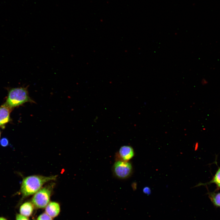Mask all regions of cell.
Masks as SVG:
<instances>
[{"label": "cell", "mask_w": 220, "mask_h": 220, "mask_svg": "<svg viewBox=\"0 0 220 220\" xmlns=\"http://www.w3.org/2000/svg\"><path fill=\"white\" fill-rule=\"evenodd\" d=\"M56 175L45 176L32 175L24 178L20 187V192L24 197L34 194L46 183L56 180Z\"/></svg>", "instance_id": "6da1fadb"}, {"label": "cell", "mask_w": 220, "mask_h": 220, "mask_svg": "<svg viewBox=\"0 0 220 220\" xmlns=\"http://www.w3.org/2000/svg\"><path fill=\"white\" fill-rule=\"evenodd\" d=\"M27 102L35 103L29 96L27 88L20 87L9 90L5 105L11 109Z\"/></svg>", "instance_id": "7a4b0ae2"}, {"label": "cell", "mask_w": 220, "mask_h": 220, "mask_svg": "<svg viewBox=\"0 0 220 220\" xmlns=\"http://www.w3.org/2000/svg\"><path fill=\"white\" fill-rule=\"evenodd\" d=\"M54 184H51L41 188L35 193L31 199V203L38 208H43L50 202L54 187Z\"/></svg>", "instance_id": "3957f363"}, {"label": "cell", "mask_w": 220, "mask_h": 220, "mask_svg": "<svg viewBox=\"0 0 220 220\" xmlns=\"http://www.w3.org/2000/svg\"><path fill=\"white\" fill-rule=\"evenodd\" d=\"M112 172L114 175L120 179H125L132 174L133 167L131 164L128 161L118 160L112 166Z\"/></svg>", "instance_id": "277c9868"}, {"label": "cell", "mask_w": 220, "mask_h": 220, "mask_svg": "<svg viewBox=\"0 0 220 220\" xmlns=\"http://www.w3.org/2000/svg\"><path fill=\"white\" fill-rule=\"evenodd\" d=\"M120 160L128 161L134 156V153L133 148L131 146L124 145L121 146L118 152Z\"/></svg>", "instance_id": "5b68a950"}, {"label": "cell", "mask_w": 220, "mask_h": 220, "mask_svg": "<svg viewBox=\"0 0 220 220\" xmlns=\"http://www.w3.org/2000/svg\"><path fill=\"white\" fill-rule=\"evenodd\" d=\"M45 213L52 218L57 216L60 211V206L56 202H50L45 207Z\"/></svg>", "instance_id": "8992f818"}, {"label": "cell", "mask_w": 220, "mask_h": 220, "mask_svg": "<svg viewBox=\"0 0 220 220\" xmlns=\"http://www.w3.org/2000/svg\"><path fill=\"white\" fill-rule=\"evenodd\" d=\"M10 109L5 104L0 107V127H3L9 121Z\"/></svg>", "instance_id": "52a82bcc"}, {"label": "cell", "mask_w": 220, "mask_h": 220, "mask_svg": "<svg viewBox=\"0 0 220 220\" xmlns=\"http://www.w3.org/2000/svg\"><path fill=\"white\" fill-rule=\"evenodd\" d=\"M34 205L31 202H27L24 203L20 206V214L26 217H29L32 214Z\"/></svg>", "instance_id": "ba28073f"}, {"label": "cell", "mask_w": 220, "mask_h": 220, "mask_svg": "<svg viewBox=\"0 0 220 220\" xmlns=\"http://www.w3.org/2000/svg\"><path fill=\"white\" fill-rule=\"evenodd\" d=\"M212 183L215 184L218 189H220V167L218 168L213 178L210 181L206 183L199 184L198 185H206Z\"/></svg>", "instance_id": "9c48e42d"}, {"label": "cell", "mask_w": 220, "mask_h": 220, "mask_svg": "<svg viewBox=\"0 0 220 220\" xmlns=\"http://www.w3.org/2000/svg\"><path fill=\"white\" fill-rule=\"evenodd\" d=\"M208 196L212 202L215 206L220 207V192L209 193Z\"/></svg>", "instance_id": "30bf717a"}, {"label": "cell", "mask_w": 220, "mask_h": 220, "mask_svg": "<svg viewBox=\"0 0 220 220\" xmlns=\"http://www.w3.org/2000/svg\"><path fill=\"white\" fill-rule=\"evenodd\" d=\"M53 218L46 213H43L40 215L37 220H53Z\"/></svg>", "instance_id": "8fae6325"}, {"label": "cell", "mask_w": 220, "mask_h": 220, "mask_svg": "<svg viewBox=\"0 0 220 220\" xmlns=\"http://www.w3.org/2000/svg\"><path fill=\"white\" fill-rule=\"evenodd\" d=\"M9 141L8 139L6 138H2L0 140V144L3 147H6L8 145Z\"/></svg>", "instance_id": "7c38bea8"}, {"label": "cell", "mask_w": 220, "mask_h": 220, "mask_svg": "<svg viewBox=\"0 0 220 220\" xmlns=\"http://www.w3.org/2000/svg\"><path fill=\"white\" fill-rule=\"evenodd\" d=\"M16 220H29L27 217L20 214H17L16 215Z\"/></svg>", "instance_id": "4fadbf2b"}, {"label": "cell", "mask_w": 220, "mask_h": 220, "mask_svg": "<svg viewBox=\"0 0 220 220\" xmlns=\"http://www.w3.org/2000/svg\"><path fill=\"white\" fill-rule=\"evenodd\" d=\"M143 192L145 194L149 195L151 193V190L148 187H145L143 189Z\"/></svg>", "instance_id": "5bb4252c"}, {"label": "cell", "mask_w": 220, "mask_h": 220, "mask_svg": "<svg viewBox=\"0 0 220 220\" xmlns=\"http://www.w3.org/2000/svg\"><path fill=\"white\" fill-rule=\"evenodd\" d=\"M0 220H7L4 218L0 217Z\"/></svg>", "instance_id": "9a60e30c"}, {"label": "cell", "mask_w": 220, "mask_h": 220, "mask_svg": "<svg viewBox=\"0 0 220 220\" xmlns=\"http://www.w3.org/2000/svg\"></svg>", "instance_id": "2e32d148"}]
</instances>
